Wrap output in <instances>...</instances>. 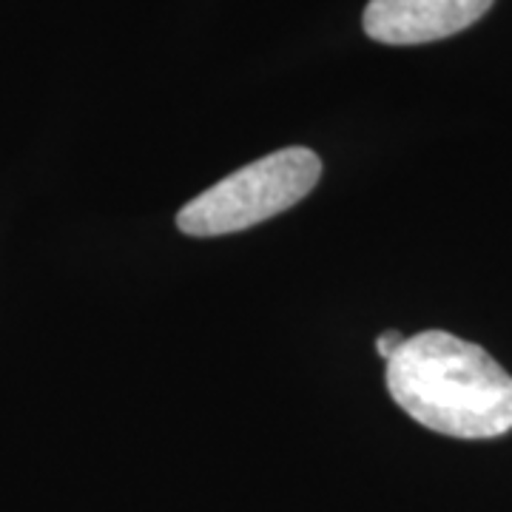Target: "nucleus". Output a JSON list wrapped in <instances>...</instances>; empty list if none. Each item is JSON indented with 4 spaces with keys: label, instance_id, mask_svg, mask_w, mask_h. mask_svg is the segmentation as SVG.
<instances>
[{
    "label": "nucleus",
    "instance_id": "nucleus-2",
    "mask_svg": "<svg viewBox=\"0 0 512 512\" xmlns=\"http://www.w3.org/2000/svg\"><path fill=\"white\" fill-rule=\"evenodd\" d=\"M322 177L319 154L305 146L274 151L234 171L177 214L188 237H225L271 220L311 194Z\"/></svg>",
    "mask_w": 512,
    "mask_h": 512
},
{
    "label": "nucleus",
    "instance_id": "nucleus-4",
    "mask_svg": "<svg viewBox=\"0 0 512 512\" xmlns=\"http://www.w3.org/2000/svg\"><path fill=\"white\" fill-rule=\"evenodd\" d=\"M402 345H404V336L399 333V330H387V333H382V336L376 339V350H379V356H382L384 362H390V359L399 353Z\"/></svg>",
    "mask_w": 512,
    "mask_h": 512
},
{
    "label": "nucleus",
    "instance_id": "nucleus-1",
    "mask_svg": "<svg viewBox=\"0 0 512 512\" xmlns=\"http://www.w3.org/2000/svg\"><path fill=\"white\" fill-rule=\"evenodd\" d=\"M387 390L410 419L450 439H498L512 430V376L447 330L404 339L387 362Z\"/></svg>",
    "mask_w": 512,
    "mask_h": 512
},
{
    "label": "nucleus",
    "instance_id": "nucleus-3",
    "mask_svg": "<svg viewBox=\"0 0 512 512\" xmlns=\"http://www.w3.org/2000/svg\"><path fill=\"white\" fill-rule=\"evenodd\" d=\"M495 0H370L365 32L376 43L416 46L458 35L481 20Z\"/></svg>",
    "mask_w": 512,
    "mask_h": 512
}]
</instances>
